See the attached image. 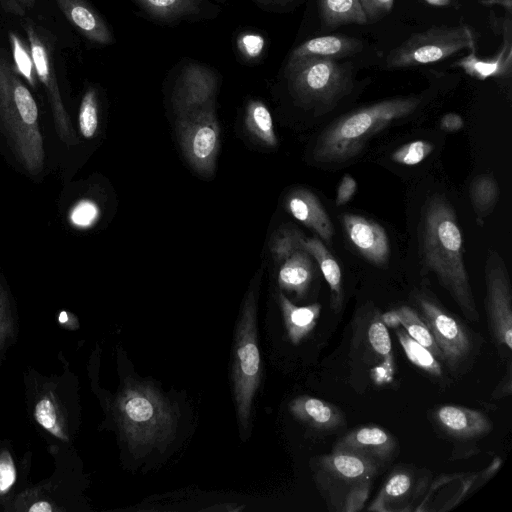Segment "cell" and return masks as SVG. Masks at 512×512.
I'll use <instances>...</instances> for the list:
<instances>
[{
    "mask_svg": "<svg viewBox=\"0 0 512 512\" xmlns=\"http://www.w3.org/2000/svg\"><path fill=\"white\" fill-rule=\"evenodd\" d=\"M419 246L425 271L435 274L465 318L479 321V313L466 271L463 240L455 211L441 194L429 196L421 210Z\"/></svg>",
    "mask_w": 512,
    "mask_h": 512,
    "instance_id": "6da1fadb",
    "label": "cell"
},
{
    "mask_svg": "<svg viewBox=\"0 0 512 512\" xmlns=\"http://www.w3.org/2000/svg\"><path fill=\"white\" fill-rule=\"evenodd\" d=\"M420 103L419 97H395L343 115L317 138L313 158L321 164H339L354 158L368 139L393 121L412 114Z\"/></svg>",
    "mask_w": 512,
    "mask_h": 512,
    "instance_id": "7a4b0ae2",
    "label": "cell"
},
{
    "mask_svg": "<svg viewBox=\"0 0 512 512\" xmlns=\"http://www.w3.org/2000/svg\"><path fill=\"white\" fill-rule=\"evenodd\" d=\"M0 127L15 157L30 174L44 166L37 103L16 69L0 53Z\"/></svg>",
    "mask_w": 512,
    "mask_h": 512,
    "instance_id": "3957f363",
    "label": "cell"
},
{
    "mask_svg": "<svg viewBox=\"0 0 512 512\" xmlns=\"http://www.w3.org/2000/svg\"><path fill=\"white\" fill-rule=\"evenodd\" d=\"M418 313L428 326L442 356V363L453 376L467 373L480 350L479 335L448 311L429 291L414 293Z\"/></svg>",
    "mask_w": 512,
    "mask_h": 512,
    "instance_id": "277c9868",
    "label": "cell"
},
{
    "mask_svg": "<svg viewBox=\"0 0 512 512\" xmlns=\"http://www.w3.org/2000/svg\"><path fill=\"white\" fill-rule=\"evenodd\" d=\"M286 75L294 98L320 113L331 110L354 85L350 63L334 59L309 58L287 64Z\"/></svg>",
    "mask_w": 512,
    "mask_h": 512,
    "instance_id": "5b68a950",
    "label": "cell"
},
{
    "mask_svg": "<svg viewBox=\"0 0 512 512\" xmlns=\"http://www.w3.org/2000/svg\"><path fill=\"white\" fill-rule=\"evenodd\" d=\"M118 410L128 442L133 447L162 442L174 431L173 410L149 385L128 384L119 399Z\"/></svg>",
    "mask_w": 512,
    "mask_h": 512,
    "instance_id": "8992f818",
    "label": "cell"
},
{
    "mask_svg": "<svg viewBox=\"0 0 512 512\" xmlns=\"http://www.w3.org/2000/svg\"><path fill=\"white\" fill-rule=\"evenodd\" d=\"M256 313L257 297L253 283L243 301L234 343L233 385L237 415L243 430L248 426L254 395L261 379Z\"/></svg>",
    "mask_w": 512,
    "mask_h": 512,
    "instance_id": "52a82bcc",
    "label": "cell"
},
{
    "mask_svg": "<svg viewBox=\"0 0 512 512\" xmlns=\"http://www.w3.org/2000/svg\"><path fill=\"white\" fill-rule=\"evenodd\" d=\"M475 46V36L467 25L433 27L412 34L387 55V68H407L435 64Z\"/></svg>",
    "mask_w": 512,
    "mask_h": 512,
    "instance_id": "ba28073f",
    "label": "cell"
},
{
    "mask_svg": "<svg viewBox=\"0 0 512 512\" xmlns=\"http://www.w3.org/2000/svg\"><path fill=\"white\" fill-rule=\"evenodd\" d=\"M176 134L193 170L205 176L211 175L220 148V127L214 105L177 116Z\"/></svg>",
    "mask_w": 512,
    "mask_h": 512,
    "instance_id": "9c48e42d",
    "label": "cell"
},
{
    "mask_svg": "<svg viewBox=\"0 0 512 512\" xmlns=\"http://www.w3.org/2000/svg\"><path fill=\"white\" fill-rule=\"evenodd\" d=\"M485 312L494 343L504 355L512 350V292L509 273L497 251L490 250L485 263Z\"/></svg>",
    "mask_w": 512,
    "mask_h": 512,
    "instance_id": "30bf717a",
    "label": "cell"
},
{
    "mask_svg": "<svg viewBox=\"0 0 512 512\" xmlns=\"http://www.w3.org/2000/svg\"><path fill=\"white\" fill-rule=\"evenodd\" d=\"M270 249L274 261L278 264L296 249H302L309 253L318 263L329 285L334 311H339L343 302L340 266L319 238H307L295 227L287 225L274 232L270 241Z\"/></svg>",
    "mask_w": 512,
    "mask_h": 512,
    "instance_id": "8fae6325",
    "label": "cell"
},
{
    "mask_svg": "<svg viewBox=\"0 0 512 512\" xmlns=\"http://www.w3.org/2000/svg\"><path fill=\"white\" fill-rule=\"evenodd\" d=\"M25 31L34 63L35 74L46 89L57 134L67 145H75L78 142L77 136L60 96L49 50L33 25L28 23L25 26Z\"/></svg>",
    "mask_w": 512,
    "mask_h": 512,
    "instance_id": "7c38bea8",
    "label": "cell"
},
{
    "mask_svg": "<svg viewBox=\"0 0 512 512\" xmlns=\"http://www.w3.org/2000/svg\"><path fill=\"white\" fill-rule=\"evenodd\" d=\"M218 79L208 67L191 63L179 74L171 103L176 116L214 105Z\"/></svg>",
    "mask_w": 512,
    "mask_h": 512,
    "instance_id": "4fadbf2b",
    "label": "cell"
},
{
    "mask_svg": "<svg viewBox=\"0 0 512 512\" xmlns=\"http://www.w3.org/2000/svg\"><path fill=\"white\" fill-rule=\"evenodd\" d=\"M341 221L348 239L362 257L376 266H384L388 262L389 240L381 225L355 214H345Z\"/></svg>",
    "mask_w": 512,
    "mask_h": 512,
    "instance_id": "5bb4252c",
    "label": "cell"
},
{
    "mask_svg": "<svg viewBox=\"0 0 512 512\" xmlns=\"http://www.w3.org/2000/svg\"><path fill=\"white\" fill-rule=\"evenodd\" d=\"M501 34L503 36L499 51L492 57L482 58L476 53V46H473L468 55L457 60L453 66L461 68L469 76L478 80L488 78L510 77L512 72V29L511 16L503 20Z\"/></svg>",
    "mask_w": 512,
    "mask_h": 512,
    "instance_id": "9a60e30c",
    "label": "cell"
},
{
    "mask_svg": "<svg viewBox=\"0 0 512 512\" xmlns=\"http://www.w3.org/2000/svg\"><path fill=\"white\" fill-rule=\"evenodd\" d=\"M437 425L448 436L476 439L489 434L493 428L490 418L481 411L458 405H443L434 412Z\"/></svg>",
    "mask_w": 512,
    "mask_h": 512,
    "instance_id": "2e32d148",
    "label": "cell"
},
{
    "mask_svg": "<svg viewBox=\"0 0 512 512\" xmlns=\"http://www.w3.org/2000/svg\"><path fill=\"white\" fill-rule=\"evenodd\" d=\"M285 207L295 219L313 230L324 242L331 243L334 234L331 219L313 192L305 188L292 190L286 197Z\"/></svg>",
    "mask_w": 512,
    "mask_h": 512,
    "instance_id": "e0dca14e",
    "label": "cell"
},
{
    "mask_svg": "<svg viewBox=\"0 0 512 512\" xmlns=\"http://www.w3.org/2000/svg\"><path fill=\"white\" fill-rule=\"evenodd\" d=\"M335 448L361 453L379 464L392 457L396 441L388 431L378 426H363L345 435Z\"/></svg>",
    "mask_w": 512,
    "mask_h": 512,
    "instance_id": "ac0fdd59",
    "label": "cell"
},
{
    "mask_svg": "<svg viewBox=\"0 0 512 512\" xmlns=\"http://www.w3.org/2000/svg\"><path fill=\"white\" fill-rule=\"evenodd\" d=\"M320 466L330 475L352 484L371 480L378 470V463L372 458L339 448L323 456Z\"/></svg>",
    "mask_w": 512,
    "mask_h": 512,
    "instance_id": "d6986e66",
    "label": "cell"
},
{
    "mask_svg": "<svg viewBox=\"0 0 512 512\" xmlns=\"http://www.w3.org/2000/svg\"><path fill=\"white\" fill-rule=\"evenodd\" d=\"M363 49L361 40L345 35H324L311 38L296 47L287 64L303 59H334L353 56Z\"/></svg>",
    "mask_w": 512,
    "mask_h": 512,
    "instance_id": "ffe728a7",
    "label": "cell"
},
{
    "mask_svg": "<svg viewBox=\"0 0 512 512\" xmlns=\"http://www.w3.org/2000/svg\"><path fill=\"white\" fill-rule=\"evenodd\" d=\"M69 22L88 40L108 45L113 35L103 18L86 0H55Z\"/></svg>",
    "mask_w": 512,
    "mask_h": 512,
    "instance_id": "44dd1931",
    "label": "cell"
},
{
    "mask_svg": "<svg viewBox=\"0 0 512 512\" xmlns=\"http://www.w3.org/2000/svg\"><path fill=\"white\" fill-rule=\"evenodd\" d=\"M292 415L302 423L317 430L330 431L344 425L341 410L333 404L311 396H299L289 404Z\"/></svg>",
    "mask_w": 512,
    "mask_h": 512,
    "instance_id": "7402d4cb",
    "label": "cell"
},
{
    "mask_svg": "<svg viewBox=\"0 0 512 512\" xmlns=\"http://www.w3.org/2000/svg\"><path fill=\"white\" fill-rule=\"evenodd\" d=\"M313 276L312 256L302 249H296L280 263L278 283L282 290L294 292L298 297H303Z\"/></svg>",
    "mask_w": 512,
    "mask_h": 512,
    "instance_id": "603a6c76",
    "label": "cell"
},
{
    "mask_svg": "<svg viewBox=\"0 0 512 512\" xmlns=\"http://www.w3.org/2000/svg\"><path fill=\"white\" fill-rule=\"evenodd\" d=\"M387 328L403 327L406 333L415 341L426 347L439 361L442 362L440 350L418 311L410 306L398 308L380 314Z\"/></svg>",
    "mask_w": 512,
    "mask_h": 512,
    "instance_id": "cb8c5ba5",
    "label": "cell"
},
{
    "mask_svg": "<svg viewBox=\"0 0 512 512\" xmlns=\"http://www.w3.org/2000/svg\"><path fill=\"white\" fill-rule=\"evenodd\" d=\"M287 335L297 345L314 329L321 313V304L296 306L283 293L278 295Z\"/></svg>",
    "mask_w": 512,
    "mask_h": 512,
    "instance_id": "d4e9b609",
    "label": "cell"
},
{
    "mask_svg": "<svg viewBox=\"0 0 512 512\" xmlns=\"http://www.w3.org/2000/svg\"><path fill=\"white\" fill-rule=\"evenodd\" d=\"M318 7L322 24L328 29L369 22L359 0H318Z\"/></svg>",
    "mask_w": 512,
    "mask_h": 512,
    "instance_id": "484cf974",
    "label": "cell"
},
{
    "mask_svg": "<svg viewBox=\"0 0 512 512\" xmlns=\"http://www.w3.org/2000/svg\"><path fill=\"white\" fill-rule=\"evenodd\" d=\"M394 330L408 360L433 378L442 379L443 363L426 347L411 338L404 329L396 327Z\"/></svg>",
    "mask_w": 512,
    "mask_h": 512,
    "instance_id": "4316f807",
    "label": "cell"
},
{
    "mask_svg": "<svg viewBox=\"0 0 512 512\" xmlns=\"http://www.w3.org/2000/svg\"><path fill=\"white\" fill-rule=\"evenodd\" d=\"M244 123L247 131L259 142L270 147L277 145L272 116L262 101H249Z\"/></svg>",
    "mask_w": 512,
    "mask_h": 512,
    "instance_id": "83f0119b",
    "label": "cell"
},
{
    "mask_svg": "<svg viewBox=\"0 0 512 512\" xmlns=\"http://www.w3.org/2000/svg\"><path fill=\"white\" fill-rule=\"evenodd\" d=\"M469 193L477 220L482 221L492 212L498 201L497 181L486 174L478 175L471 182Z\"/></svg>",
    "mask_w": 512,
    "mask_h": 512,
    "instance_id": "f1b7e54d",
    "label": "cell"
},
{
    "mask_svg": "<svg viewBox=\"0 0 512 512\" xmlns=\"http://www.w3.org/2000/svg\"><path fill=\"white\" fill-rule=\"evenodd\" d=\"M151 16L162 20H176L195 14L202 0H134Z\"/></svg>",
    "mask_w": 512,
    "mask_h": 512,
    "instance_id": "f546056e",
    "label": "cell"
},
{
    "mask_svg": "<svg viewBox=\"0 0 512 512\" xmlns=\"http://www.w3.org/2000/svg\"><path fill=\"white\" fill-rule=\"evenodd\" d=\"M412 486V477L406 471H396L389 476L369 511H385V505L404 497Z\"/></svg>",
    "mask_w": 512,
    "mask_h": 512,
    "instance_id": "4dcf8cb0",
    "label": "cell"
},
{
    "mask_svg": "<svg viewBox=\"0 0 512 512\" xmlns=\"http://www.w3.org/2000/svg\"><path fill=\"white\" fill-rule=\"evenodd\" d=\"M367 338L372 351L390 366L392 362L390 335L387 326L383 323L378 312L374 314L369 323Z\"/></svg>",
    "mask_w": 512,
    "mask_h": 512,
    "instance_id": "1f68e13d",
    "label": "cell"
},
{
    "mask_svg": "<svg viewBox=\"0 0 512 512\" xmlns=\"http://www.w3.org/2000/svg\"><path fill=\"white\" fill-rule=\"evenodd\" d=\"M79 130L85 138H92L98 129V101L96 91L89 88L83 95L79 116Z\"/></svg>",
    "mask_w": 512,
    "mask_h": 512,
    "instance_id": "d6a6232c",
    "label": "cell"
},
{
    "mask_svg": "<svg viewBox=\"0 0 512 512\" xmlns=\"http://www.w3.org/2000/svg\"><path fill=\"white\" fill-rule=\"evenodd\" d=\"M9 40L16 71L31 86H35L36 74L30 47H27L19 36L13 32H10Z\"/></svg>",
    "mask_w": 512,
    "mask_h": 512,
    "instance_id": "836d02e7",
    "label": "cell"
},
{
    "mask_svg": "<svg viewBox=\"0 0 512 512\" xmlns=\"http://www.w3.org/2000/svg\"><path fill=\"white\" fill-rule=\"evenodd\" d=\"M433 149L434 145L430 142L415 140L397 148L391 159L401 165L414 166L426 159Z\"/></svg>",
    "mask_w": 512,
    "mask_h": 512,
    "instance_id": "e575fe53",
    "label": "cell"
},
{
    "mask_svg": "<svg viewBox=\"0 0 512 512\" xmlns=\"http://www.w3.org/2000/svg\"><path fill=\"white\" fill-rule=\"evenodd\" d=\"M370 490V480H365L353 484V487L347 494L343 511L355 512L363 508Z\"/></svg>",
    "mask_w": 512,
    "mask_h": 512,
    "instance_id": "d590c367",
    "label": "cell"
},
{
    "mask_svg": "<svg viewBox=\"0 0 512 512\" xmlns=\"http://www.w3.org/2000/svg\"><path fill=\"white\" fill-rule=\"evenodd\" d=\"M98 215L97 206L90 201H82L71 214L72 222L78 226H89Z\"/></svg>",
    "mask_w": 512,
    "mask_h": 512,
    "instance_id": "8d00e7d4",
    "label": "cell"
},
{
    "mask_svg": "<svg viewBox=\"0 0 512 512\" xmlns=\"http://www.w3.org/2000/svg\"><path fill=\"white\" fill-rule=\"evenodd\" d=\"M368 18L375 21L389 13L393 8L394 0H359Z\"/></svg>",
    "mask_w": 512,
    "mask_h": 512,
    "instance_id": "74e56055",
    "label": "cell"
},
{
    "mask_svg": "<svg viewBox=\"0 0 512 512\" xmlns=\"http://www.w3.org/2000/svg\"><path fill=\"white\" fill-rule=\"evenodd\" d=\"M35 417L42 427L52 429L56 423V413L49 399L44 398L38 402L35 409Z\"/></svg>",
    "mask_w": 512,
    "mask_h": 512,
    "instance_id": "f35d334b",
    "label": "cell"
},
{
    "mask_svg": "<svg viewBox=\"0 0 512 512\" xmlns=\"http://www.w3.org/2000/svg\"><path fill=\"white\" fill-rule=\"evenodd\" d=\"M16 471L8 455L0 458V492L7 491L15 482Z\"/></svg>",
    "mask_w": 512,
    "mask_h": 512,
    "instance_id": "ab89813d",
    "label": "cell"
},
{
    "mask_svg": "<svg viewBox=\"0 0 512 512\" xmlns=\"http://www.w3.org/2000/svg\"><path fill=\"white\" fill-rule=\"evenodd\" d=\"M356 189L355 179L350 175L343 176L337 189L336 204L338 206L346 204L353 197Z\"/></svg>",
    "mask_w": 512,
    "mask_h": 512,
    "instance_id": "60d3db41",
    "label": "cell"
},
{
    "mask_svg": "<svg viewBox=\"0 0 512 512\" xmlns=\"http://www.w3.org/2000/svg\"><path fill=\"white\" fill-rule=\"evenodd\" d=\"M511 376V362H509L505 376L491 395L492 399H502L503 397L509 396L512 393Z\"/></svg>",
    "mask_w": 512,
    "mask_h": 512,
    "instance_id": "b9f144b4",
    "label": "cell"
},
{
    "mask_svg": "<svg viewBox=\"0 0 512 512\" xmlns=\"http://www.w3.org/2000/svg\"><path fill=\"white\" fill-rule=\"evenodd\" d=\"M3 2L8 11L22 17L28 10L32 9L36 0H3Z\"/></svg>",
    "mask_w": 512,
    "mask_h": 512,
    "instance_id": "7bdbcfd3",
    "label": "cell"
},
{
    "mask_svg": "<svg viewBox=\"0 0 512 512\" xmlns=\"http://www.w3.org/2000/svg\"><path fill=\"white\" fill-rule=\"evenodd\" d=\"M463 120L459 114L456 113H447L445 114L440 121V126L442 129L448 132H455L460 130L463 127Z\"/></svg>",
    "mask_w": 512,
    "mask_h": 512,
    "instance_id": "ee69618b",
    "label": "cell"
},
{
    "mask_svg": "<svg viewBox=\"0 0 512 512\" xmlns=\"http://www.w3.org/2000/svg\"><path fill=\"white\" fill-rule=\"evenodd\" d=\"M260 6L266 7L271 10H279L287 8L292 5L296 0H254Z\"/></svg>",
    "mask_w": 512,
    "mask_h": 512,
    "instance_id": "f6af8a7d",
    "label": "cell"
},
{
    "mask_svg": "<svg viewBox=\"0 0 512 512\" xmlns=\"http://www.w3.org/2000/svg\"><path fill=\"white\" fill-rule=\"evenodd\" d=\"M480 2L484 5H498L505 8L508 13L512 10V0H480Z\"/></svg>",
    "mask_w": 512,
    "mask_h": 512,
    "instance_id": "bcb514c9",
    "label": "cell"
},
{
    "mask_svg": "<svg viewBox=\"0 0 512 512\" xmlns=\"http://www.w3.org/2000/svg\"><path fill=\"white\" fill-rule=\"evenodd\" d=\"M30 512H51L52 507L49 503L41 501L34 503L30 508Z\"/></svg>",
    "mask_w": 512,
    "mask_h": 512,
    "instance_id": "7dc6e473",
    "label": "cell"
},
{
    "mask_svg": "<svg viewBox=\"0 0 512 512\" xmlns=\"http://www.w3.org/2000/svg\"><path fill=\"white\" fill-rule=\"evenodd\" d=\"M426 3L435 7H446L452 4L455 0H424Z\"/></svg>",
    "mask_w": 512,
    "mask_h": 512,
    "instance_id": "c3c4849f",
    "label": "cell"
},
{
    "mask_svg": "<svg viewBox=\"0 0 512 512\" xmlns=\"http://www.w3.org/2000/svg\"><path fill=\"white\" fill-rule=\"evenodd\" d=\"M59 321H60L61 323H64V322H66V321H67V314H66V312H64V311H63V312H61V313H60Z\"/></svg>",
    "mask_w": 512,
    "mask_h": 512,
    "instance_id": "681fc988",
    "label": "cell"
}]
</instances>
